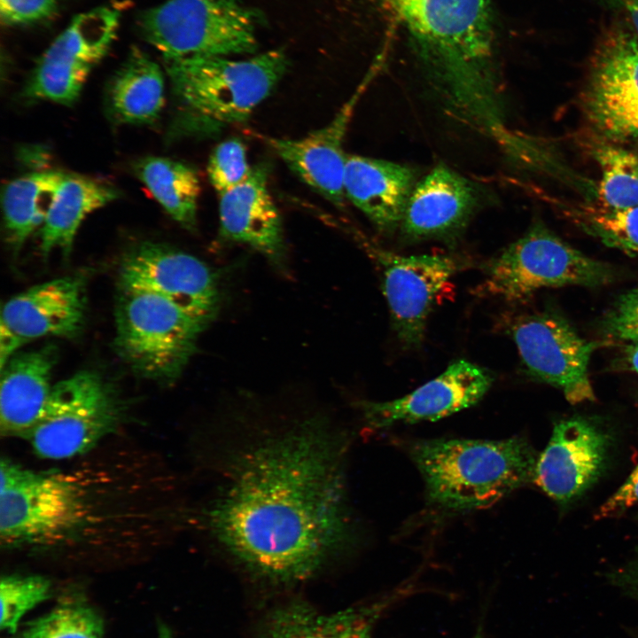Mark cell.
Returning <instances> with one entry per match:
<instances>
[{
  "instance_id": "cell-38",
  "label": "cell",
  "mask_w": 638,
  "mask_h": 638,
  "mask_svg": "<svg viewBox=\"0 0 638 638\" xmlns=\"http://www.w3.org/2000/svg\"><path fill=\"white\" fill-rule=\"evenodd\" d=\"M632 580H633V583L634 584L635 587L638 588V563L633 569Z\"/></svg>"
},
{
  "instance_id": "cell-19",
  "label": "cell",
  "mask_w": 638,
  "mask_h": 638,
  "mask_svg": "<svg viewBox=\"0 0 638 638\" xmlns=\"http://www.w3.org/2000/svg\"><path fill=\"white\" fill-rule=\"evenodd\" d=\"M268 176L267 166L260 164L245 181L219 195L220 234L226 240L251 246L283 268V225Z\"/></svg>"
},
{
  "instance_id": "cell-28",
  "label": "cell",
  "mask_w": 638,
  "mask_h": 638,
  "mask_svg": "<svg viewBox=\"0 0 638 638\" xmlns=\"http://www.w3.org/2000/svg\"><path fill=\"white\" fill-rule=\"evenodd\" d=\"M564 212L583 231L604 245L638 254V206L616 209L579 205Z\"/></svg>"
},
{
  "instance_id": "cell-11",
  "label": "cell",
  "mask_w": 638,
  "mask_h": 638,
  "mask_svg": "<svg viewBox=\"0 0 638 638\" xmlns=\"http://www.w3.org/2000/svg\"><path fill=\"white\" fill-rule=\"evenodd\" d=\"M593 126L612 140H638V37L622 26L608 28L591 58L583 96Z\"/></svg>"
},
{
  "instance_id": "cell-15",
  "label": "cell",
  "mask_w": 638,
  "mask_h": 638,
  "mask_svg": "<svg viewBox=\"0 0 638 638\" xmlns=\"http://www.w3.org/2000/svg\"><path fill=\"white\" fill-rule=\"evenodd\" d=\"M609 447L608 435L595 423L581 417L562 420L537 458L533 481L555 501L567 503L601 476Z\"/></svg>"
},
{
  "instance_id": "cell-33",
  "label": "cell",
  "mask_w": 638,
  "mask_h": 638,
  "mask_svg": "<svg viewBox=\"0 0 638 638\" xmlns=\"http://www.w3.org/2000/svg\"><path fill=\"white\" fill-rule=\"evenodd\" d=\"M58 0H0L2 22L23 25L42 21L56 11Z\"/></svg>"
},
{
  "instance_id": "cell-22",
  "label": "cell",
  "mask_w": 638,
  "mask_h": 638,
  "mask_svg": "<svg viewBox=\"0 0 638 638\" xmlns=\"http://www.w3.org/2000/svg\"><path fill=\"white\" fill-rule=\"evenodd\" d=\"M392 598L322 613L303 601L271 611L258 638H371L377 620Z\"/></svg>"
},
{
  "instance_id": "cell-17",
  "label": "cell",
  "mask_w": 638,
  "mask_h": 638,
  "mask_svg": "<svg viewBox=\"0 0 638 638\" xmlns=\"http://www.w3.org/2000/svg\"><path fill=\"white\" fill-rule=\"evenodd\" d=\"M493 381L487 370L458 360L401 398L384 402L362 401L359 405L368 425L375 429L397 423L434 421L478 403Z\"/></svg>"
},
{
  "instance_id": "cell-29",
  "label": "cell",
  "mask_w": 638,
  "mask_h": 638,
  "mask_svg": "<svg viewBox=\"0 0 638 638\" xmlns=\"http://www.w3.org/2000/svg\"><path fill=\"white\" fill-rule=\"evenodd\" d=\"M101 617L89 606L66 603L25 626L18 638H103Z\"/></svg>"
},
{
  "instance_id": "cell-10",
  "label": "cell",
  "mask_w": 638,
  "mask_h": 638,
  "mask_svg": "<svg viewBox=\"0 0 638 638\" xmlns=\"http://www.w3.org/2000/svg\"><path fill=\"white\" fill-rule=\"evenodd\" d=\"M509 332L533 379L559 389L572 404L595 400L588 365L602 343L583 338L564 317L549 310L517 317Z\"/></svg>"
},
{
  "instance_id": "cell-1",
  "label": "cell",
  "mask_w": 638,
  "mask_h": 638,
  "mask_svg": "<svg viewBox=\"0 0 638 638\" xmlns=\"http://www.w3.org/2000/svg\"><path fill=\"white\" fill-rule=\"evenodd\" d=\"M346 449L320 416L253 429L227 447L203 517L213 541L270 580L312 576L353 545Z\"/></svg>"
},
{
  "instance_id": "cell-18",
  "label": "cell",
  "mask_w": 638,
  "mask_h": 638,
  "mask_svg": "<svg viewBox=\"0 0 638 638\" xmlns=\"http://www.w3.org/2000/svg\"><path fill=\"white\" fill-rule=\"evenodd\" d=\"M365 77L333 119L324 127L298 139L266 138L288 167L307 185L336 206H343L347 154L344 141L348 124L362 96L371 82Z\"/></svg>"
},
{
  "instance_id": "cell-32",
  "label": "cell",
  "mask_w": 638,
  "mask_h": 638,
  "mask_svg": "<svg viewBox=\"0 0 638 638\" xmlns=\"http://www.w3.org/2000/svg\"><path fill=\"white\" fill-rule=\"evenodd\" d=\"M602 328L612 339L638 342V284L616 300L605 315Z\"/></svg>"
},
{
  "instance_id": "cell-4",
  "label": "cell",
  "mask_w": 638,
  "mask_h": 638,
  "mask_svg": "<svg viewBox=\"0 0 638 638\" xmlns=\"http://www.w3.org/2000/svg\"><path fill=\"white\" fill-rule=\"evenodd\" d=\"M288 63L283 51L272 50L245 59L215 56L163 64L179 111L175 128L206 133L245 121Z\"/></svg>"
},
{
  "instance_id": "cell-30",
  "label": "cell",
  "mask_w": 638,
  "mask_h": 638,
  "mask_svg": "<svg viewBox=\"0 0 638 638\" xmlns=\"http://www.w3.org/2000/svg\"><path fill=\"white\" fill-rule=\"evenodd\" d=\"M51 596V581L38 575H7L1 579L0 626L16 632L20 619L28 611Z\"/></svg>"
},
{
  "instance_id": "cell-26",
  "label": "cell",
  "mask_w": 638,
  "mask_h": 638,
  "mask_svg": "<svg viewBox=\"0 0 638 638\" xmlns=\"http://www.w3.org/2000/svg\"><path fill=\"white\" fill-rule=\"evenodd\" d=\"M134 171L175 222L190 230L196 228L200 183L194 168L172 159L147 156L136 161Z\"/></svg>"
},
{
  "instance_id": "cell-37",
  "label": "cell",
  "mask_w": 638,
  "mask_h": 638,
  "mask_svg": "<svg viewBox=\"0 0 638 638\" xmlns=\"http://www.w3.org/2000/svg\"><path fill=\"white\" fill-rule=\"evenodd\" d=\"M158 638H172L169 629L163 624L159 626Z\"/></svg>"
},
{
  "instance_id": "cell-8",
  "label": "cell",
  "mask_w": 638,
  "mask_h": 638,
  "mask_svg": "<svg viewBox=\"0 0 638 638\" xmlns=\"http://www.w3.org/2000/svg\"><path fill=\"white\" fill-rule=\"evenodd\" d=\"M122 417L123 406L113 387L97 373L82 370L52 386L28 439L42 458H74L94 449Z\"/></svg>"
},
{
  "instance_id": "cell-9",
  "label": "cell",
  "mask_w": 638,
  "mask_h": 638,
  "mask_svg": "<svg viewBox=\"0 0 638 638\" xmlns=\"http://www.w3.org/2000/svg\"><path fill=\"white\" fill-rule=\"evenodd\" d=\"M113 5L79 13L38 59L24 89L29 100L72 105L94 66L105 56L120 26Z\"/></svg>"
},
{
  "instance_id": "cell-16",
  "label": "cell",
  "mask_w": 638,
  "mask_h": 638,
  "mask_svg": "<svg viewBox=\"0 0 638 638\" xmlns=\"http://www.w3.org/2000/svg\"><path fill=\"white\" fill-rule=\"evenodd\" d=\"M483 193L474 182L444 164L418 180L400 232L405 241L455 242L481 207Z\"/></svg>"
},
{
  "instance_id": "cell-39",
  "label": "cell",
  "mask_w": 638,
  "mask_h": 638,
  "mask_svg": "<svg viewBox=\"0 0 638 638\" xmlns=\"http://www.w3.org/2000/svg\"><path fill=\"white\" fill-rule=\"evenodd\" d=\"M473 638H484L480 630L473 636Z\"/></svg>"
},
{
  "instance_id": "cell-25",
  "label": "cell",
  "mask_w": 638,
  "mask_h": 638,
  "mask_svg": "<svg viewBox=\"0 0 638 638\" xmlns=\"http://www.w3.org/2000/svg\"><path fill=\"white\" fill-rule=\"evenodd\" d=\"M65 174L35 171L4 185L1 197L4 224L13 250H19L35 229L43 226Z\"/></svg>"
},
{
  "instance_id": "cell-12",
  "label": "cell",
  "mask_w": 638,
  "mask_h": 638,
  "mask_svg": "<svg viewBox=\"0 0 638 638\" xmlns=\"http://www.w3.org/2000/svg\"><path fill=\"white\" fill-rule=\"evenodd\" d=\"M121 290L148 292L166 299L210 323L220 304L216 277L193 255L168 245L144 242L124 257Z\"/></svg>"
},
{
  "instance_id": "cell-6",
  "label": "cell",
  "mask_w": 638,
  "mask_h": 638,
  "mask_svg": "<svg viewBox=\"0 0 638 638\" xmlns=\"http://www.w3.org/2000/svg\"><path fill=\"white\" fill-rule=\"evenodd\" d=\"M208 324L157 295L121 290L114 347L136 374L170 383L182 374Z\"/></svg>"
},
{
  "instance_id": "cell-21",
  "label": "cell",
  "mask_w": 638,
  "mask_h": 638,
  "mask_svg": "<svg viewBox=\"0 0 638 638\" xmlns=\"http://www.w3.org/2000/svg\"><path fill=\"white\" fill-rule=\"evenodd\" d=\"M57 346L13 354L1 376L0 432L2 435L29 438L46 407L57 362Z\"/></svg>"
},
{
  "instance_id": "cell-14",
  "label": "cell",
  "mask_w": 638,
  "mask_h": 638,
  "mask_svg": "<svg viewBox=\"0 0 638 638\" xmlns=\"http://www.w3.org/2000/svg\"><path fill=\"white\" fill-rule=\"evenodd\" d=\"M85 285L82 276L57 278L6 301L1 311V368L30 340L45 336H76L85 320Z\"/></svg>"
},
{
  "instance_id": "cell-35",
  "label": "cell",
  "mask_w": 638,
  "mask_h": 638,
  "mask_svg": "<svg viewBox=\"0 0 638 638\" xmlns=\"http://www.w3.org/2000/svg\"><path fill=\"white\" fill-rule=\"evenodd\" d=\"M603 4L623 12L632 24L633 32L638 37V0H601Z\"/></svg>"
},
{
  "instance_id": "cell-5",
  "label": "cell",
  "mask_w": 638,
  "mask_h": 638,
  "mask_svg": "<svg viewBox=\"0 0 638 638\" xmlns=\"http://www.w3.org/2000/svg\"><path fill=\"white\" fill-rule=\"evenodd\" d=\"M138 26L164 64L257 49L256 18L242 0H167L144 11Z\"/></svg>"
},
{
  "instance_id": "cell-27",
  "label": "cell",
  "mask_w": 638,
  "mask_h": 638,
  "mask_svg": "<svg viewBox=\"0 0 638 638\" xmlns=\"http://www.w3.org/2000/svg\"><path fill=\"white\" fill-rule=\"evenodd\" d=\"M592 155L601 173L595 186L599 205L616 209L638 206V156L608 142L596 144Z\"/></svg>"
},
{
  "instance_id": "cell-34",
  "label": "cell",
  "mask_w": 638,
  "mask_h": 638,
  "mask_svg": "<svg viewBox=\"0 0 638 638\" xmlns=\"http://www.w3.org/2000/svg\"><path fill=\"white\" fill-rule=\"evenodd\" d=\"M638 504V465L622 486L602 505L600 517H607Z\"/></svg>"
},
{
  "instance_id": "cell-31",
  "label": "cell",
  "mask_w": 638,
  "mask_h": 638,
  "mask_svg": "<svg viewBox=\"0 0 638 638\" xmlns=\"http://www.w3.org/2000/svg\"><path fill=\"white\" fill-rule=\"evenodd\" d=\"M252 170L246 148L237 138L220 143L212 152L207 164L209 181L219 195L245 181Z\"/></svg>"
},
{
  "instance_id": "cell-13",
  "label": "cell",
  "mask_w": 638,
  "mask_h": 638,
  "mask_svg": "<svg viewBox=\"0 0 638 638\" xmlns=\"http://www.w3.org/2000/svg\"><path fill=\"white\" fill-rule=\"evenodd\" d=\"M382 272L393 328L404 347H418L440 291L459 269L450 256L401 255L370 246Z\"/></svg>"
},
{
  "instance_id": "cell-23",
  "label": "cell",
  "mask_w": 638,
  "mask_h": 638,
  "mask_svg": "<svg viewBox=\"0 0 638 638\" xmlns=\"http://www.w3.org/2000/svg\"><path fill=\"white\" fill-rule=\"evenodd\" d=\"M164 103L160 66L145 51L133 47L107 84V116L119 125H148L159 119Z\"/></svg>"
},
{
  "instance_id": "cell-3",
  "label": "cell",
  "mask_w": 638,
  "mask_h": 638,
  "mask_svg": "<svg viewBox=\"0 0 638 638\" xmlns=\"http://www.w3.org/2000/svg\"><path fill=\"white\" fill-rule=\"evenodd\" d=\"M428 500L454 511L488 507L533 481L536 456L526 440H431L411 447Z\"/></svg>"
},
{
  "instance_id": "cell-2",
  "label": "cell",
  "mask_w": 638,
  "mask_h": 638,
  "mask_svg": "<svg viewBox=\"0 0 638 638\" xmlns=\"http://www.w3.org/2000/svg\"><path fill=\"white\" fill-rule=\"evenodd\" d=\"M411 37L427 83L455 119L505 152L519 135L507 124L488 0H382Z\"/></svg>"
},
{
  "instance_id": "cell-36",
  "label": "cell",
  "mask_w": 638,
  "mask_h": 638,
  "mask_svg": "<svg viewBox=\"0 0 638 638\" xmlns=\"http://www.w3.org/2000/svg\"><path fill=\"white\" fill-rule=\"evenodd\" d=\"M622 354V362L626 368L638 374V342L627 343Z\"/></svg>"
},
{
  "instance_id": "cell-20",
  "label": "cell",
  "mask_w": 638,
  "mask_h": 638,
  "mask_svg": "<svg viewBox=\"0 0 638 638\" xmlns=\"http://www.w3.org/2000/svg\"><path fill=\"white\" fill-rule=\"evenodd\" d=\"M417 182V171L410 166L361 155L347 156L345 196L385 234L400 229Z\"/></svg>"
},
{
  "instance_id": "cell-24",
  "label": "cell",
  "mask_w": 638,
  "mask_h": 638,
  "mask_svg": "<svg viewBox=\"0 0 638 638\" xmlns=\"http://www.w3.org/2000/svg\"><path fill=\"white\" fill-rule=\"evenodd\" d=\"M118 197L119 191L105 181L66 173L41 228L43 255L58 248L68 256L86 216Z\"/></svg>"
},
{
  "instance_id": "cell-7",
  "label": "cell",
  "mask_w": 638,
  "mask_h": 638,
  "mask_svg": "<svg viewBox=\"0 0 638 638\" xmlns=\"http://www.w3.org/2000/svg\"><path fill=\"white\" fill-rule=\"evenodd\" d=\"M613 278L608 264L582 253L538 222L490 261L477 292L517 302L542 288L595 287Z\"/></svg>"
}]
</instances>
